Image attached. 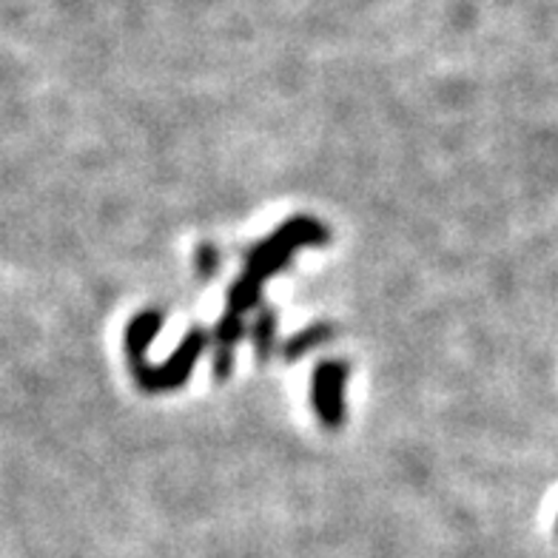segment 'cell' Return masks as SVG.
I'll use <instances>...</instances> for the list:
<instances>
[{"instance_id": "obj_1", "label": "cell", "mask_w": 558, "mask_h": 558, "mask_svg": "<svg viewBox=\"0 0 558 558\" xmlns=\"http://www.w3.org/2000/svg\"><path fill=\"white\" fill-rule=\"evenodd\" d=\"M325 243H328V228L319 220H314V217H294V220H288L268 240H263V243L251 248L248 259H245V271L236 277V282L228 291V308L222 316L243 323V316L251 308H257L265 279L282 271L300 248Z\"/></svg>"}, {"instance_id": "obj_2", "label": "cell", "mask_w": 558, "mask_h": 558, "mask_svg": "<svg viewBox=\"0 0 558 558\" xmlns=\"http://www.w3.org/2000/svg\"><path fill=\"white\" fill-rule=\"evenodd\" d=\"M160 325L162 316L157 311H143V314L134 316L132 323H129V331H125V351H129V360H132L134 379L148 393H162V390H174L189 383L194 365H197V360L208 345L206 333L192 331L166 365L151 367L146 362V351L155 342L157 333H160Z\"/></svg>"}, {"instance_id": "obj_3", "label": "cell", "mask_w": 558, "mask_h": 558, "mask_svg": "<svg viewBox=\"0 0 558 558\" xmlns=\"http://www.w3.org/2000/svg\"><path fill=\"white\" fill-rule=\"evenodd\" d=\"M345 362H323V365L314 371L311 399H314V411L319 413L325 427H339L345 422Z\"/></svg>"}, {"instance_id": "obj_4", "label": "cell", "mask_w": 558, "mask_h": 558, "mask_svg": "<svg viewBox=\"0 0 558 558\" xmlns=\"http://www.w3.org/2000/svg\"><path fill=\"white\" fill-rule=\"evenodd\" d=\"M331 337H333L331 325H311V328H305V331L296 333L294 339H288V345H286V351H282V356H286L288 362L302 360L305 353L314 351V348L323 345V342H328Z\"/></svg>"}, {"instance_id": "obj_5", "label": "cell", "mask_w": 558, "mask_h": 558, "mask_svg": "<svg viewBox=\"0 0 558 558\" xmlns=\"http://www.w3.org/2000/svg\"><path fill=\"white\" fill-rule=\"evenodd\" d=\"M274 339H277V316L271 308H263L251 328V342L259 360H268V353L274 351Z\"/></svg>"}, {"instance_id": "obj_6", "label": "cell", "mask_w": 558, "mask_h": 558, "mask_svg": "<svg viewBox=\"0 0 558 558\" xmlns=\"http://www.w3.org/2000/svg\"><path fill=\"white\" fill-rule=\"evenodd\" d=\"M214 268H217V251L211 245H203L199 248V271L208 277V274H214Z\"/></svg>"}]
</instances>
